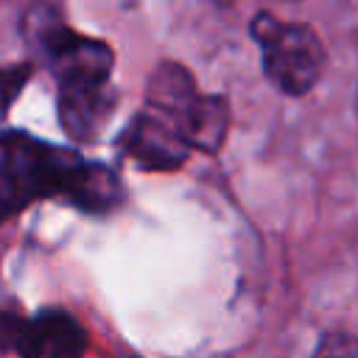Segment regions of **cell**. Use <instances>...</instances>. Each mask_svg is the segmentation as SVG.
<instances>
[{"label":"cell","instance_id":"obj_7","mask_svg":"<svg viewBox=\"0 0 358 358\" xmlns=\"http://www.w3.org/2000/svg\"><path fill=\"white\" fill-rule=\"evenodd\" d=\"M34 76V64L31 62H17V64H0V123L6 120L8 109L14 106V101L22 95L25 84Z\"/></svg>","mask_w":358,"mask_h":358},{"label":"cell","instance_id":"obj_1","mask_svg":"<svg viewBox=\"0 0 358 358\" xmlns=\"http://www.w3.org/2000/svg\"><path fill=\"white\" fill-rule=\"evenodd\" d=\"M22 42L56 81V115L62 131L90 145L112 120L120 92L112 84L115 50L98 36H87L67 25L62 8L36 0L20 22Z\"/></svg>","mask_w":358,"mask_h":358},{"label":"cell","instance_id":"obj_6","mask_svg":"<svg viewBox=\"0 0 358 358\" xmlns=\"http://www.w3.org/2000/svg\"><path fill=\"white\" fill-rule=\"evenodd\" d=\"M115 151L120 159L148 173H173L190 159V151L179 137L148 109H137L129 117L123 131L115 137Z\"/></svg>","mask_w":358,"mask_h":358},{"label":"cell","instance_id":"obj_5","mask_svg":"<svg viewBox=\"0 0 358 358\" xmlns=\"http://www.w3.org/2000/svg\"><path fill=\"white\" fill-rule=\"evenodd\" d=\"M90 330L67 308L45 305L34 313L17 302L0 305V352L17 358H84Z\"/></svg>","mask_w":358,"mask_h":358},{"label":"cell","instance_id":"obj_4","mask_svg":"<svg viewBox=\"0 0 358 358\" xmlns=\"http://www.w3.org/2000/svg\"><path fill=\"white\" fill-rule=\"evenodd\" d=\"M249 36L260 48V67L271 87L288 98L308 95L327 64L324 45L308 22H288L271 11H257Z\"/></svg>","mask_w":358,"mask_h":358},{"label":"cell","instance_id":"obj_3","mask_svg":"<svg viewBox=\"0 0 358 358\" xmlns=\"http://www.w3.org/2000/svg\"><path fill=\"white\" fill-rule=\"evenodd\" d=\"M143 109L157 115L190 154L199 151L215 157L232 126V106L227 95L201 92L193 73L171 59L151 70L143 92Z\"/></svg>","mask_w":358,"mask_h":358},{"label":"cell","instance_id":"obj_2","mask_svg":"<svg viewBox=\"0 0 358 358\" xmlns=\"http://www.w3.org/2000/svg\"><path fill=\"white\" fill-rule=\"evenodd\" d=\"M36 201H59L84 215H112L126 204L120 173L78 148L22 129L0 131V227Z\"/></svg>","mask_w":358,"mask_h":358},{"label":"cell","instance_id":"obj_8","mask_svg":"<svg viewBox=\"0 0 358 358\" xmlns=\"http://www.w3.org/2000/svg\"><path fill=\"white\" fill-rule=\"evenodd\" d=\"M310 358H358V336L347 330H327L319 336Z\"/></svg>","mask_w":358,"mask_h":358}]
</instances>
